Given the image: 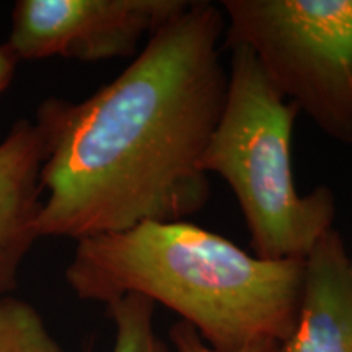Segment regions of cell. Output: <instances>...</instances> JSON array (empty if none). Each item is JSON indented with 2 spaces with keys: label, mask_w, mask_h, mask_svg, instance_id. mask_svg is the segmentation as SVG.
Returning <instances> with one entry per match:
<instances>
[{
  "label": "cell",
  "mask_w": 352,
  "mask_h": 352,
  "mask_svg": "<svg viewBox=\"0 0 352 352\" xmlns=\"http://www.w3.org/2000/svg\"><path fill=\"white\" fill-rule=\"evenodd\" d=\"M226 16L208 0L158 28L134 60L80 103L46 100L51 152L39 236L83 240L179 222L210 197L199 160L226 103Z\"/></svg>",
  "instance_id": "cell-1"
},
{
  "label": "cell",
  "mask_w": 352,
  "mask_h": 352,
  "mask_svg": "<svg viewBox=\"0 0 352 352\" xmlns=\"http://www.w3.org/2000/svg\"><path fill=\"white\" fill-rule=\"evenodd\" d=\"M303 274L305 259H261L186 220L142 222L78 240L65 267V280L82 300L108 305L144 296L223 352L287 340Z\"/></svg>",
  "instance_id": "cell-2"
},
{
  "label": "cell",
  "mask_w": 352,
  "mask_h": 352,
  "mask_svg": "<svg viewBox=\"0 0 352 352\" xmlns=\"http://www.w3.org/2000/svg\"><path fill=\"white\" fill-rule=\"evenodd\" d=\"M228 51L226 103L199 166L230 186L254 256L270 261L305 259L333 228L336 199L328 186L298 192L292 132L300 111L276 90L248 47Z\"/></svg>",
  "instance_id": "cell-3"
},
{
  "label": "cell",
  "mask_w": 352,
  "mask_h": 352,
  "mask_svg": "<svg viewBox=\"0 0 352 352\" xmlns=\"http://www.w3.org/2000/svg\"><path fill=\"white\" fill-rule=\"evenodd\" d=\"M222 50L253 52L276 90L352 144V0H223Z\"/></svg>",
  "instance_id": "cell-4"
},
{
  "label": "cell",
  "mask_w": 352,
  "mask_h": 352,
  "mask_svg": "<svg viewBox=\"0 0 352 352\" xmlns=\"http://www.w3.org/2000/svg\"><path fill=\"white\" fill-rule=\"evenodd\" d=\"M191 0H19L7 44L19 60L131 57Z\"/></svg>",
  "instance_id": "cell-5"
},
{
  "label": "cell",
  "mask_w": 352,
  "mask_h": 352,
  "mask_svg": "<svg viewBox=\"0 0 352 352\" xmlns=\"http://www.w3.org/2000/svg\"><path fill=\"white\" fill-rule=\"evenodd\" d=\"M47 103L34 120H20L0 142V297L19 285L21 263L39 236L43 170L51 152Z\"/></svg>",
  "instance_id": "cell-6"
},
{
  "label": "cell",
  "mask_w": 352,
  "mask_h": 352,
  "mask_svg": "<svg viewBox=\"0 0 352 352\" xmlns=\"http://www.w3.org/2000/svg\"><path fill=\"white\" fill-rule=\"evenodd\" d=\"M280 352H352L351 258L334 228L305 258L297 320Z\"/></svg>",
  "instance_id": "cell-7"
},
{
  "label": "cell",
  "mask_w": 352,
  "mask_h": 352,
  "mask_svg": "<svg viewBox=\"0 0 352 352\" xmlns=\"http://www.w3.org/2000/svg\"><path fill=\"white\" fill-rule=\"evenodd\" d=\"M107 307L116 328L113 352H175L155 331L153 314L157 305L151 298L129 294Z\"/></svg>",
  "instance_id": "cell-8"
},
{
  "label": "cell",
  "mask_w": 352,
  "mask_h": 352,
  "mask_svg": "<svg viewBox=\"0 0 352 352\" xmlns=\"http://www.w3.org/2000/svg\"><path fill=\"white\" fill-rule=\"evenodd\" d=\"M0 352H64L32 303L0 297Z\"/></svg>",
  "instance_id": "cell-9"
},
{
  "label": "cell",
  "mask_w": 352,
  "mask_h": 352,
  "mask_svg": "<svg viewBox=\"0 0 352 352\" xmlns=\"http://www.w3.org/2000/svg\"><path fill=\"white\" fill-rule=\"evenodd\" d=\"M170 342L175 352H223L206 344L199 333L183 320L176 321L173 327L170 328ZM230 352H280V342L264 340Z\"/></svg>",
  "instance_id": "cell-10"
},
{
  "label": "cell",
  "mask_w": 352,
  "mask_h": 352,
  "mask_svg": "<svg viewBox=\"0 0 352 352\" xmlns=\"http://www.w3.org/2000/svg\"><path fill=\"white\" fill-rule=\"evenodd\" d=\"M19 63V57L10 50V46L7 43L0 44V94H3L6 88L10 85Z\"/></svg>",
  "instance_id": "cell-11"
},
{
  "label": "cell",
  "mask_w": 352,
  "mask_h": 352,
  "mask_svg": "<svg viewBox=\"0 0 352 352\" xmlns=\"http://www.w3.org/2000/svg\"><path fill=\"white\" fill-rule=\"evenodd\" d=\"M351 272H352V259H351Z\"/></svg>",
  "instance_id": "cell-12"
}]
</instances>
